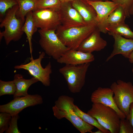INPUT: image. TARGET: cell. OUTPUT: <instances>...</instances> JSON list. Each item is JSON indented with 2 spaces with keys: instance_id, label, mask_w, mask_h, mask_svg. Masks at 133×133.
<instances>
[{
  "instance_id": "obj_1",
  "label": "cell",
  "mask_w": 133,
  "mask_h": 133,
  "mask_svg": "<svg viewBox=\"0 0 133 133\" xmlns=\"http://www.w3.org/2000/svg\"><path fill=\"white\" fill-rule=\"evenodd\" d=\"M74 101L72 97L65 95L59 96L52 107L54 116L59 119L65 118L81 133H91L94 126L84 121L73 112Z\"/></svg>"
},
{
  "instance_id": "obj_2",
  "label": "cell",
  "mask_w": 133,
  "mask_h": 133,
  "mask_svg": "<svg viewBox=\"0 0 133 133\" xmlns=\"http://www.w3.org/2000/svg\"><path fill=\"white\" fill-rule=\"evenodd\" d=\"M18 8L17 4L8 10L0 21V27H4L5 30L0 32V39L3 37L7 45L12 41L19 40L24 33L22 28L24 23L16 15Z\"/></svg>"
},
{
  "instance_id": "obj_3",
  "label": "cell",
  "mask_w": 133,
  "mask_h": 133,
  "mask_svg": "<svg viewBox=\"0 0 133 133\" xmlns=\"http://www.w3.org/2000/svg\"><path fill=\"white\" fill-rule=\"evenodd\" d=\"M97 27L95 25H86L65 29L60 25L56 29L55 32L65 46L70 49L77 50Z\"/></svg>"
},
{
  "instance_id": "obj_4",
  "label": "cell",
  "mask_w": 133,
  "mask_h": 133,
  "mask_svg": "<svg viewBox=\"0 0 133 133\" xmlns=\"http://www.w3.org/2000/svg\"><path fill=\"white\" fill-rule=\"evenodd\" d=\"M87 113L111 133H119L120 117L114 109L100 103H93Z\"/></svg>"
},
{
  "instance_id": "obj_5",
  "label": "cell",
  "mask_w": 133,
  "mask_h": 133,
  "mask_svg": "<svg viewBox=\"0 0 133 133\" xmlns=\"http://www.w3.org/2000/svg\"><path fill=\"white\" fill-rule=\"evenodd\" d=\"M90 65V63L78 65H65L59 69V72L65 78L71 93H76L81 91L84 84Z\"/></svg>"
},
{
  "instance_id": "obj_6",
  "label": "cell",
  "mask_w": 133,
  "mask_h": 133,
  "mask_svg": "<svg viewBox=\"0 0 133 133\" xmlns=\"http://www.w3.org/2000/svg\"><path fill=\"white\" fill-rule=\"evenodd\" d=\"M55 30L40 29L39 44L45 52L56 60L70 49L62 42L55 32Z\"/></svg>"
},
{
  "instance_id": "obj_7",
  "label": "cell",
  "mask_w": 133,
  "mask_h": 133,
  "mask_svg": "<svg viewBox=\"0 0 133 133\" xmlns=\"http://www.w3.org/2000/svg\"><path fill=\"white\" fill-rule=\"evenodd\" d=\"M110 88L114 92L113 99L116 106L126 116L130 105L133 102V85L131 82L119 80L113 83Z\"/></svg>"
},
{
  "instance_id": "obj_8",
  "label": "cell",
  "mask_w": 133,
  "mask_h": 133,
  "mask_svg": "<svg viewBox=\"0 0 133 133\" xmlns=\"http://www.w3.org/2000/svg\"><path fill=\"white\" fill-rule=\"evenodd\" d=\"M45 52H42L36 59H32L29 63L25 64L17 65L15 66L16 69H23L28 71L33 77L37 79L46 86L50 84V75L52 73L51 63L49 62L45 68L42 66L41 62L44 58Z\"/></svg>"
},
{
  "instance_id": "obj_9",
  "label": "cell",
  "mask_w": 133,
  "mask_h": 133,
  "mask_svg": "<svg viewBox=\"0 0 133 133\" xmlns=\"http://www.w3.org/2000/svg\"><path fill=\"white\" fill-rule=\"evenodd\" d=\"M59 10L46 8L33 11V17L36 27L43 30H56L61 25Z\"/></svg>"
},
{
  "instance_id": "obj_10",
  "label": "cell",
  "mask_w": 133,
  "mask_h": 133,
  "mask_svg": "<svg viewBox=\"0 0 133 133\" xmlns=\"http://www.w3.org/2000/svg\"><path fill=\"white\" fill-rule=\"evenodd\" d=\"M43 102L41 96L37 94L17 97L6 104L0 105V112L8 113L12 116L18 114L27 107L40 104Z\"/></svg>"
},
{
  "instance_id": "obj_11",
  "label": "cell",
  "mask_w": 133,
  "mask_h": 133,
  "mask_svg": "<svg viewBox=\"0 0 133 133\" xmlns=\"http://www.w3.org/2000/svg\"><path fill=\"white\" fill-rule=\"evenodd\" d=\"M86 1L93 7L96 12L97 27L101 32L104 33H108L107 28L109 25L108 22V17L119 6L115 2L110 0Z\"/></svg>"
},
{
  "instance_id": "obj_12",
  "label": "cell",
  "mask_w": 133,
  "mask_h": 133,
  "mask_svg": "<svg viewBox=\"0 0 133 133\" xmlns=\"http://www.w3.org/2000/svg\"><path fill=\"white\" fill-rule=\"evenodd\" d=\"M61 27L66 29L87 25L71 2L61 3L59 10Z\"/></svg>"
},
{
  "instance_id": "obj_13",
  "label": "cell",
  "mask_w": 133,
  "mask_h": 133,
  "mask_svg": "<svg viewBox=\"0 0 133 133\" xmlns=\"http://www.w3.org/2000/svg\"><path fill=\"white\" fill-rule=\"evenodd\" d=\"M114 92L110 88L99 87L92 93L90 97L93 103H100L114 109L120 119L126 118L125 115L116 106L113 99Z\"/></svg>"
},
{
  "instance_id": "obj_14",
  "label": "cell",
  "mask_w": 133,
  "mask_h": 133,
  "mask_svg": "<svg viewBox=\"0 0 133 133\" xmlns=\"http://www.w3.org/2000/svg\"><path fill=\"white\" fill-rule=\"evenodd\" d=\"M94 60V56L92 53L70 49L64 53L57 61L61 64L78 65L90 63Z\"/></svg>"
},
{
  "instance_id": "obj_15",
  "label": "cell",
  "mask_w": 133,
  "mask_h": 133,
  "mask_svg": "<svg viewBox=\"0 0 133 133\" xmlns=\"http://www.w3.org/2000/svg\"><path fill=\"white\" fill-rule=\"evenodd\" d=\"M100 32L97 27L92 33L85 39L77 50L92 53L100 51L107 46V41L100 35Z\"/></svg>"
},
{
  "instance_id": "obj_16",
  "label": "cell",
  "mask_w": 133,
  "mask_h": 133,
  "mask_svg": "<svg viewBox=\"0 0 133 133\" xmlns=\"http://www.w3.org/2000/svg\"><path fill=\"white\" fill-rule=\"evenodd\" d=\"M109 35L113 36L114 40L113 50L106 62H108L115 55L121 54L128 58L133 50V39L125 38L116 33L108 32Z\"/></svg>"
},
{
  "instance_id": "obj_17",
  "label": "cell",
  "mask_w": 133,
  "mask_h": 133,
  "mask_svg": "<svg viewBox=\"0 0 133 133\" xmlns=\"http://www.w3.org/2000/svg\"><path fill=\"white\" fill-rule=\"evenodd\" d=\"M71 2L73 7L78 12L87 25H95L97 26L96 11L86 1L74 0Z\"/></svg>"
},
{
  "instance_id": "obj_18",
  "label": "cell",
  "mask_w": 133,
  "mask_h": 133,
  "mask_svg": "<svg viewBox=\"0 0 133 133\" xmlns=\"http://www.w3.org/2000/svg\"><path fill=\"white\" fill-rule=\"evenodd\" d=\"M13 81L16 87V91L13 95L14 98L28 95L27 91L29 88L32 84L39 81L33 77L30 79H25L19 74L15 75Z\"/></svg>"
},
{
  "instance_id": "obj_19",
  "label": "cell",
  "mask_w": 133,
  "mask_h": 133,
  "mask_svg": "<svg viewBox=\"0 0 133 133\" xmlns=\"http://www.w3.org/2000/svg\"><path fill=\"white\" fill-rule=\"evenodd\" d=\"M24 24L23 26L22 30L27 36L29 42L30 52L32 58L33 48L32 39L33 35L37 31V28L35 24L32 15V11L28 12L26 15Z\"/></svg>"
},
{
  "instance_id": "obj_20",
  "label": "cell",
  "mask_w": 133,
  "mask_h": 133,
  "mask_svg": "<svg viewBox=\"0 0 133 133\" xmlns=\"http://www.w3.org/2000/svg\"><path fill=\"white\" fill-rule=\"evenodd\" d=\"M72 109L74 113L84 122L101 130L103 133H111L109 130L101 126L95 118L82 111L74 104Z\"/></svg>"
},
{
  "instance_id": "obj_21",
  "label": "cell",
  "mask_w": 133,
  "mask_h": 133,
  "mask_svg": "<svg viewBox=\"0 0 133 133\" xmlns=\"http://www.w3.org/2000/svg\"><path fill=\"white\" fill-rule=\"evenodd\" d=\"M19 8L16 14L17 17L20 18L24 23L26 14L29 12L35 9L37 0H16Z\"/></svg>"
},
{
  "instance_id": "obj_22",
  "label": "cell",
  "mask_w": 133,
  "mask_h": 133,
  "mask_svg": "<svg viewBox=\"0 0 133 133\" xmlns=\"http://www.w3.org/2000/svg\"><path fill=\"white\" fill-rule=\"evenodd\" d=\"M107 30L108 32L116 33L125 38L133 39V32L125 22L109 25Z\"/></svg>"
},
{
  "instance_id": "obj_23",
  "label": "cell",
  "mask_w": 133,
  "mask_h": 133,
  "mask_svg": "<svg viewBox=\"0 0 133 133\" xmlns=\"http://www.w3.org/2000/svg\"><path fill=\"white\" fill-rule=\"evenodd\" d=\"M126 17L123 9L118 6L109 15L108 19V23L109 25H110L125 22Z\"/></svg>"
},
{
  "instance_id": "obj_24",
  "label": "cell",
  "mask_w": 133,
  "mask_h": 133,
  "mask_svg": "<svg viewBox=\"0 0 133 133\" xmlns=\"http://www.w3.org/2000/svg\"><path fill=\"white\" fill-rule=\"evenodd\" d=\"M16 87L13 80L5 81L0 80V96L13 95L15 93Z\"/></svg>"
},
{
  "instance_id": "obj_25",
  "label": "cell",
  "mask_w": 133,
  "mask_h": 133,
  "mask_svg": "<svg viewBox=\"0 0 133 133\" xmlns=\"http://www.w3.org/2000/svg\"><path fill=\"white\" fill-rule=\"evenodd\" d=\"M61 4L60 0H37L35 10L46 8L59 10Z\"/></svg>"
},
{
  "instance_id": "obj_26",
  "label": "cell",
  "mask_w": 133,
  "mask_h": 133,
  "mask_svg": "<svg viewBox=\"0 0 133 133\" xmlns=\"http://www.w3.org/2000/svg\"><path fill=\"white\" fill-rule=\"evenodd\" d=\"M18 4L16 0H0V21L4 17L7 11Z\"/></svg>"
},
{
  "instance_id": "obj_27",
  "label": "cell",
  "mask_w": 133,
  "mask_h": 133,
  "mask_svg": "<svg viewBox=\"0 0 133 133\" xmlns=\"http://www.w3.org/2000/svg\"><path fill=\"white\" fill-rule=\"evenodd\" d=\"M12 115L5 112H1L0 113V133L5 132L9 126Z\"/></svg>"
},
{
  "instance_id": "obj_28",
  "label": "cell",
  "mask_w": 133,
  "mask_h": 133,
  "mask_svg": "<svg viewBox=\"0 0 133 133\" xmlns=\"http://www.w3.org/2000/svg\"><path fill=\"white\" fill-rule=\"evenodd\" d=\"M121 7L125 13L126 17L129 18L130 15L129 14L130 9L133 4V0H110Z\"/></svg>"
},
{
  "instance_id": "obj_29",
  "label": "cell",
  "mask_w": 133,
  "mask_h": 133,
  "mask_svg": "<svg viewBox=\"0 0 133 133\" xmlns=\"http://www.w3.org/2000/svg\"><path fill=\"white\" fill-rule=\"evenodd\" d=\"M119 133H133V127L126 118L121 119Z\"/></svg>"
},
{
  "instance_id": "obj_30",
  "label": "cell",
  "mask_w": 133,
  "mask_h": 133,
  "mask_svg": "<svg viewBox=\"0 0 133 133\" xmlns=\"http://www.w3.org/2000/svg\"><path fill=\"white\" fill-rule=\"evenodd\" d=\"M18 114L12 116L9 127L5 132L6 133H20L17 126V121Z\"/></svg>"
},
{
  "instance_id": "obj_31",
  "label": "cell",
  "mask_w": 133,
  "mask_h": 133,
  "mask_svg": "<svg viewBox=\"0 0 133 133\" xmlns=\"http://www.w3.org/2000/svg\"><path fill=\"white\" fill-rule=\"evenodd\" d=\"M129 108V113L126 118L129 121L133 127V102L131 104Z\"/></svg>"
},
{
  "instance_id": "obj_32",
  "label": "cell",
  "mask_w": 133,
  "mask_h": 133,
  "mask_svg": "<svg viewBox=\"0 0 133 133\" xmlns=\"http://www.w3.org/2000/svg\"><path fill=\"white\" fill-rule=\"evenodd\" d=\"M128 59L130 63H133V50L130 54Z\"/></svg>"
},
{
  "instance_id": "obj_33",
  "label": "cell",
  "mask_w": 133,
  "mask_h": 133,
  "mask_svg": "<svg viewBox=\"0 0 133 133\" xmlns=\"http://www.w3.org/2000/svg\"><path fill=\"white\" fill-rule=\"evenodd\" d=\"M129 14L130 16L133 15V4L130 9Z\"/></svg>"
},
{
  "instance_id": "obj_34",
  "label": "cell",
  "mask_w": 133,
  "mask_h": 133,
  "mask_svg": "<svg viewBox=\"0 0 133 133\" xmlns=\"http://www.w3.org/2000/svg\"><path fill=\"white\" fill-rule=\"evenodd\" d=\"M74 0H60L61 3L71 2Z\"/></svg>"
},
{
  "instance_id": "obj_35",
  "label": "cell",
  "mask_w": 133,
  "mask_h": 133,
  "mask_svg": "<svg viewBox=\"0 0 133 133\" xmlns=\"http://www.w3.org/2000/svg\"><path fill=\"white\" fill-rule=\"evenodd\" d=\"M91 133H103L101 130L98 129V130L94 132H92Z\"/></svg>"
},
{
  "instance_id": "obj_36",
  "label": "cell",
  "mask_w": 133,
  "mask_h": 133,
  "mask_svg": "<svg viewBox=\"0 0 133 133\" xmlns=\"http://www.w3.org/2000/svg\"><path fill=\"white\" fill-rule=\"evenodd\" d=\"M86 1H105L108 0H85Z\"/></svg>"
},
{
  "instance_id": "obj_37",
  "label": "cell",
  "mask_w": 133,
  "mask_h": 133,
  "mask_svg": "<svg viewBox=\"0 0 133 133\" xmlns=\"http://www.w3.org/2000/svg\"><path fill=\"white\" fill-rule=\"evenodd\" d=\"M132 72L133 73V68L132 69Z\"/></svg>"
}]
</instances>
